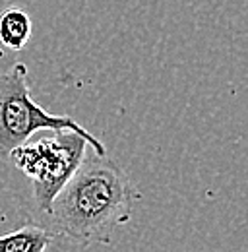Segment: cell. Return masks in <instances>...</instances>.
I'll return each instance as SVG.
<instances>
[{
	"label": "cell",
	"instance_id": "7a4b0ae2",
	"mask_svg": "<svg viewBox=\"0 0 248 252\" xmlns=\"http://www.w3.org/2000/svg\"><path fill=\"white\" fill-rule=\"evenodd\" d=\"M41 130H74L88 138L92 150L105 156V146L68 115H53L33 101L28 82V66L12 64L0 74V159L26 144Z\"/></svg>",
	"mask_w": 248,
	"mask_h": 252
},
{
	"label": "cell",
	"instance_id": "277c9868",
	"mask_svg": "<svg viewBox=\"0 0 248 252\" xmlns=\"http://www.w3.org/2000/svg\"><path fill=\"white\" fill-rule=\"evenodd\" d=\"M31 18L22 8H6L0 14V43L12 51H22L31 37Z\"/></svg>",
	"mask_w": 248,
	"mask_h": 252
},
{
	"label": "cell",
	"instance_id": "5b68a950",
	"mask_svg": "<svg viewBox=\"0 0 248 252\" xmlns=\"http://www.w3.org/2000/svg\"><path fill=\"white\" fill-rule=\"evenodd\" d=\"M53 233L39 225H24L10 235L0 237V252H47Z\"/></svg>",
	"mask_w": 248,
	"mask_h": 252
},
{
	"label": "cell",
	"instance_id": "3957f363",
	"mask_svg": "<svg viewBox=\"0 0 248 252\" xmlns=\"http://www.w3.org/2000/svg\"><path fill=\"white\" fill-rule=\"evenodd\" d=\"M90 142L74 130H55L53 136L26 142L8 159L31 179L33 198L43 214L51 212L53 200L86 158Z\"/></svg>",
	"mask_w": 248,
	"mask_h": 252
},
{
	"label": "cell",
	"instance_id": "6da1fadb",
	"mask_svg": "<svg viewBox=\"0 0 248 252\" xmlns=\"http://www.w3.org/2000/svg\"><path fill=\"white\" fill-rule=\"evenodd\" d=\"M138 190L113 159L93 152L68 179L47 214L53 229L80 245L105 241L132 218Z\"/></svg>",
	"mask_w": 248,
	"mask_h": 252
}]
</instances>
